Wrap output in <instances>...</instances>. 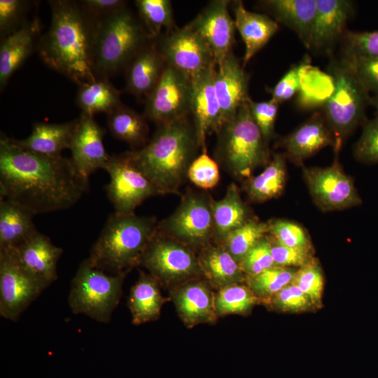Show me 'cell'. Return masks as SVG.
Returning <instances> with one entry per match:
<instances>
[{"label": "cell", "mask_w": 378, "mask_h": 378, "mask_svg": "<svg viewBox=\"0 0 378 378\" xmlns=\"http://www.w3.org/2000/svg\"><path fill=\"white\" fill-rule=\"evenodd\" d=\"M79 3L90 16L97 20L127 7V1L122 0H83Z\"/></svg>", "instance_id": "cell-53"}, {"label": "cell", "mask_w": 378, "mask_h": 378, "mask_svg": "<svg viewBox=\"0 0 378 378\" xmlns=\"http://www.w3.org/2000/svg\"><path fill=\"white\" fill-rule=\"evenodd\" d=\"M187 178L201 189H211L220 180L218 164L208 155L206 150L203 151L192 162Z\"/></svg>", "instance_id": "cell-42"}, {"label": "cell", "mask_w": 378, "mask_h": 378, "mask_svg": "<svg viewBox=\"0 0 378 378\" xmlns=\"http://www.w3.org/2000/svg\"><path fill=\"white\" fill-rule=\"evenodd\" d=\"M239 263L243 272L248 276L257 275L276 266L271 252L270 238L265 236L260 239Z\"/></svg>", "instance_id": "cell-46"}, {"label": "cell", "mask_w": 378, "mask_h": 378, "mask_svg": "<svg viewBox=\"0 0 378 378\" xmlns=\"http://www.w3.org/2000/svg\"><path fill=\"white\" fill-rule=\"evenodd\" d=\"M256 301L249 287L235 284L221 288L215 299V307L220 314H240L250 309Z\"/></svg>", "instance_id": "cell-39"}, {"label": "cell", "mask_w": 378, "mask_h": 378, "mask_svg": "<svg viewBox=\"0 0 378 378\" xmlns=\"http://www.w3.org/2000/svg\"><path fill=\"white\" fill-rule=\"evenodd\" d=\"M106 130L90 116L82 113L77 118L69 150L71 160L78 172L89 179L99 169H106L111 155L105 149Z\"/></svg>", "instance_id": "cell-18"}, {"label": "cell", "mask_w": 378, "mask_h": 378, "mask_svg": "<svg viewBox=\"0 0 378 378\" xmlns=\"http://www.w3.org/2000/svg\"><path fill=\"white\" fill-rule=\"evenodd\" d=\"M267 223L269 233L279 244L293 248H311L306 231L298 224L281 219Z\"/></svg>", "instance_id": "cell-44"}, {"label": "cell", "mask_w": 378, "mask_h": 378, "mask_svg": "<svg viewBox=\"0 0 378 378\" xmlns=\"http://www.w3.org/2000/svg\"><path fill=\"white\" fill-rule=\"evenodd\" d=\"M166 64L155 39L150 41L132 58L125 67V90L146 99L159 82Z\"/></svg>", "instance_id": "cell-23"}, {"label": "cell", "mask_w": 378, "mask_h": 378, "mask_svg": "<svg viewBox=\"0 0 378 378\" xmlns=\"http://www.w3.org/2000/svg\"><path fill=\"white\" fill-rule=\"evenodd\" d=\"M286 178L285 157L276 153L260 174L248 178L245 190L251 201L262 202L281 194Z\"/></svg>", "instance_id": "cell-35"}, {"label": "cell", "mask_w": 378, "mask_h": 378, "mask_svg": "<svg viewBox=\"0 0 378 378\" xmlns=\"http://www.w3.org/2000/svg\"><path fill=\"white\" fill-rule=\"evenodd\" d=\"M126 273L111 274L83 260L71 282L69 304L75 314L108 323L118 305Z\"/></svg>", "instance_id": "cell-8"}, {"label": "cell", "mask_w": 378, "mask_h": 378, "mask_svg": "<svg viewBox=\"0 0 378 378\" xmlns=\"http://www.w3.org/2000/svg\"><path fill=\"white\" fill-rule=\"evenodd\" d=\"M300 78L298 105L304 108L324 106L334 90L332 77L312 66L307 55L301 60Z\"/></svg>", "instance_id": "cell-33"}, {"label": "cell", "mask_w": 378, "mask_h": 378, "mask_svg": "<svg viewBox=\"0 0 378 378\" xmlns=\"http://www.w3.org/2000/svg\"><path fill=\"white\" fill-rule=\"evenodd\" d=\"M214 239L221 244L227 236L251 218L250 211L234 183L220 200H212Z\"/></svg>", "instance_id": "cell-29"}, {"label": "cell", "mask_w": 378, "mask_h": 378, "mask_svg": "<svg viewBox=\"0 0 378 378\" xmlns=\"http://www.w3.org/2000/svg\"><path fill=\"white\" fill-rule=\"evenodd\" d=\"M51 23L37 43L41 60L78 85L96 78L92 52L98 20L79 1H48Z\"/></svg>", "instance_id": "cell-2"}, {"label": "cell", "mask_w": 378, "mask_h": 378, "mask_svg": "<svg viewBox=\"0 0 378 378\" xmlns=\"http://www.w3.org/2000/svg\"><path fill=\"white\" fill-rule=\"evenodd\" d=\"M295 272L290 267L274 266L257 275L248 276V284L256 296H274L292 282Z\"/></svg>", "instance_id": "cell-40"}, {"label": "cell", "mask_w": 378, "mask_h": 378, "mask_svg": "<svg viewBox=\"0 0 378 378\" xmlns=\"http://www.w3.org/2000/svg\"><path fill=\"white\" fill-rule=\"evenodd\" d=\"M271 252L276 266L302 267L312 259L311 248H293L284 246L270 238Z\"/></svg>", "instance_id": "cell-50"}, {"label": "cell", "mask_w": 378, "mask_h": 378, "mask_svg": "<svg viewBox=\"0 0 378 378\" xmlns=\"http://www.w3.org/2000/svg\"><path fill=\"white\" fill-rule=\"evenodd\" d=\"M291 283L307 295L314 304L321 303L324 279L320 266L313 258L295 272Z\"/></svg>", "instance_id": "cell-41"}, {"label": "cell", "mask_w": 378, "mask_h": 378, "mask_svg": "<svg viewBox=\"0 0 378 378\" xmlns=\"http://www.w3.org/2000/svg\"><path fill=\"white\" fill-rule=\"evenodd\" d=\"M34 216L20 205L0 198V250L15 248L38 232Z\"/></svg>", "instance_id": "cell-28"}, {"label": "cell", "mask_w": 378, "mask_h": 378, "mask_svg": "<svg viewBox=\"0 0 378 378\" xmlns=\"http://www.w3.org/2000/svg\"><path fill=\"white\" fill-rule=\"evenodd\" d=\"M273 302L276 308L288 312H304L314 305L310 298L293 283L275 294Z\"/></svg>", "instance_id": "cell-49"}, {"label": "cell", "mask_w": 378, "mask_h": 378, "mask_svg": "<svg viewBox=\"0 0 378 378\" xmlns=\"http://www.w3.org/2000/svg\"><path fill=\"white\" fill-rule=\"evenodd\" d=\"M9 250H0V315L16 321L44 290Z\"/></svg>", "instance_id": "cell-15"}, {"label": "cell", "mask_w": 378, "mask_h": 378, "mask_svg": "<svg viewBox=\"0 0 378 378\" xmlns=\"http://www.w3.org/2000/svg\"><path fill=\"white\" fill-rule=\"evenodd\" d=\"M244 68L232 51L216 65L214 85L223 125L235 116L249 97V76Z\"/></svg>", "instance_id": "cell-19"}, {"label": "cell", "mask_w": 378, "mask_h": 378, "mask_svg": "<svg viewBox=\"0 0 378 378\" xmlns=\"http://www.w3.org/2000/svg\"><path fill=\"white\" fill-rule=\"evenodd\" d=\"M354 153L357 160L367 163L378 162V117L365 121Z\"/></svg>", "instance_id": "cell-48"}, {"label": "cell", "mask_w": 378, "mask_h": 378, "mask_svg": "<svg viewBox=\"0 0 378 378\" xmlns=\"http://www.w3.org/2000/svg\"><path fill=\"white\" fill-rule=\"evenodd\" d=\"M106 171L110 177L106 190L115 213L134 214L144 201L159 195L134 164L129 151L111 155Z\"/></svg>", "instance_id": "cell-11"}, {"label": "cell", "mask_w": 378, "mask_h": 378, "mask_svg": "<svg viewBox=\"0 0 378 378\" xmlns=\"http://www.w3.org/2000/svg\"><path fill=\"white\" fill-rule=\"evenodd\" d=\"M236 29L245 44L243 66L262 49L279 29L276 20L265 14L248 10L242 1H231Z\"/></svg>", "instance_id": "cell-24"}, {"label": "cell", "mask_w": 378, "mask_h": 378, "mask_svg": "<svg viewBox=\"0 0 378 378\" xmlns=\"http://www.w3.org/2000/svg\"><path fill=\"white\" fill-rule=\"evenodd\" d=\"M88 188V179L78 172L71 158L32 152L1 134L0 198L36 215L71 207Z\"/></svg>", "instance_id": "cell-1"}, {"label": "cell", "mask_w": 378, "mask_h": 378, "mask_svg": "<svg viewBox=\"0 0 378 378\" xmlns=\"http://www.w3.org/2000/svg\"><path fill=\"white\" fill-rule=\"evenodd\" d=\"M353 5L346 0H317L309 49L331 52L346 32V24L354 14Z\"/></svg>", "instance_id": "cell-21"}, {"label": "cell", "mask_w": 378, "mask_h": 378, "mask_svg": "<svg viewBox=\"0 0 378 378\" xmlns=\"http://www.w3.org/2000/svg\"><path fill=\"white\" fill-rule=\"evenodd\" d=\"M212 200L205 192L188 191L175 211L158 222L157 230L190 248H205L214 237Z\"/></svg>", "instance_id": "cell-9"}, {"label": "cell", "mask_w": 378, "mask_h": 378, "mask_svg": "<svg viewBox=\"0 0 378 378\" xmlns=\"http://www.w3.org/2000/svg\"><path fill=\"white\" fill-rule=\"evenodd\" d=\"M328 74L332 77L334 90L323 106V114L334 135V145L342 146L346 137L365 121L371 97L348 56L342 53L340 57H332Z\"/></svg>", "instance_id": "cell-6"}, {"label": "cell", "mask_w": 378, "mask_h": 378, "mask_svg": "<svg viewBox=\"0 0 378 378\" xmlns=\"http://www.w3.org/2000/svg\"><path fill=\"white\" fill-rule=\"evenodd\" d=\"M155 40L166 65L190 80L216 65L209 47L188 24L182 28L174 27Z\"/></svg>", "instance_id": "cell-10"}, {"label": "cell", "mask_w": 378, "mask_h": 378, "mask_svg": "<svg viewBox=\"0 0 378 378\" xmlns=\"http://www.w3.org/2000/svg\"><path fill=\"white\" fill-rule=\"evenodd\" d=\"M76 103L83 113L94 116L97 113H111L122 103L120 92L108 78H99L79 85Z\"/></svg>", "instance_id": "cell-34"}, {"label": "cell", "mask_w": 378, "mask_h": 378, "mask_svg": "<svg viewBox=\"0 0 378 378\" xmlns=\"http://www.w3.org/2000/svg\"><path fill=\"white\" fill-rule=\"evenodd\" d=\"M228 0H214L188 25L196 31L211 49L216 65L232 52L235 24L229 12Z\"/></svg>", "instance_id": "cell-16"}, {"label": "cell", "mask_w": 378, "mask_h": 378, "mask_svg": "<svg viewBox=\"0 0 378 378\" xmlns=\"http://www.w3.org/2000/svg\"><path fill=\"white\" fill-rule=\"evenodd\" d=\"M190 115L159 125L141 149L129 151L159 195L178 194L200 148Z\"/></svg>", "instance_id": "cell-3"}, {"label": "cell", "mask_w": 378, "mask_h": 378, "mask_svg": "<svg viewBox=\"0 0 378 378\" xmlns=\"http://www.w3.org/2000/svg\"><path fill=\"white\" fill-rule=\"evenodd\" d=\"M139 265L147 268L158 281L164 283L183 280L202 272L198 258L189 247L158 230Z\"/></svg>", "instance_id": "cell-12"}, {"label": "cell", "mask_w": 378, "mask_h": 378, "mask_svg": "<svg viewBox=\"0 0 378 378\" xmlns=\"http://www.w3.org/2000/svg\"><path fill=\"white\" fill-rule=\"evenodd\" d=\"M151 40L141 22L127 7L99 20L92 52L95 76L108 78L125 69Z\"/></svg>", "instance_id": "cell-5"}, {"label": "cell", "mask_w": 378, "mask_h": 378, "mask_svg": "<svg viewBox=\"0 0 378 378\" xmlns=\"http://www.w3.org/2000/svg\"><path fill=\"white\" fill-rule=\"evenodd\" d=\"M370 104H372L377 110V117H378V94H374L370 98Z\"/></svg>", "instance_id": "cell-54"}, {"label": "cell", "mask_w": 378, "mask_h": 378, "mask_svg": "<svg viewBox=\"0 0 378 378\" xmlns=\"http://www.w3.org/2000/svg\"><path fill=\"white\" fill-rule=\"evenodd\" d=\"M348 57L352 62L358 77L368 92L378 94V57Z\"/></svg>", "instance_id": "cell-51"}, {"label": "cell", "mask_w": 378, "mask_h": 378, "mask_svg": "<svg viewBox=\"0 0 378 378\" xmlns=\"http://www.w3.org/2000/svg\"><path fill=\"white\" fill-rule=\"evenodd\" d=\"M107 115V126L113 136L132 147L145 146L148 127L146 118L122 104Z\"/></svg>", "instance_id": "cell-36"}, {"label": "cell", "mask_w": 378, "mask_h": 378, "mask_svg": "<svg viewBox=\"0 0 378 378\" xmlns=\"http://www.w3.org/2000/svg\"><path fill=\"white\" fill-rule=\"evenodd\" d=\"M201 271L206 278L221 288L239 284L244 279L238 262L221 244L207 246L198 257Z\"/></svg>", "instance_id": "cell-30"}, {"label": "cell", "mask_w": 378, "mask_h": 378, "mask_svg": "<svg viewBox=\"0 0 378 378\" xmlns=\"http://www.w3.org/2000/svg\"><path fill=\"white\" fill-rule=\"evenodd\" d=\"M334 144V135L322 112L314 113L281 141L286 155L295 164H301L321 148Z\"/></svg>", "instance_id": "cell-22"}, {"label": "cell", "mask_w": 378, "mask_h": 378, "mask_svg": "<svg viewBox=\"0 0 378 378\" xmlns=\"http://www.w3.org/2000/svg\"><path fill=\"white\" fill-rule=\"evenodd\" d=\"M158 281L152 274L141 273L137 282L132 288L128 306L134 324L139 325L158 318L164 299Z\"/></svg>", "instance_id": "cell-32"}, {"label": "cell", "mask_w": 378, "mask_h": 378, "mask_svg": "<svg viewBox=\"0 0 378 378\" xmlns=\"http://www.w3.org/2000/svg\"><path fill=\"white\" fill-rule=\"evenodd\" d=\"M217 135L216 157L235 177L249 178L253 170L268 160L267 144L252 118L247 101Z\"/></svg>", "instance_id": "cell-7"}, {"label": "cell", "mask_w": 378, "mask_h": 378, "mask_svg": "<svg viewBox=\"0 0 378 378\" xmlns=\"http://www.w3.org/2000/svg\"><path fill=\"white\" fill-rule=\"evenodd\" d=\"M77 119L63 123L36 122L31 134L24 139H15L22 147L49 157L61 156L69 149Z\"/></svg>", "instance_id": "cell-27"}, {"label": "cell", "mask_w": 378, "mask_h": 378, "mask_svg": "<svg viewBox=\"0 0 378 378\" xmlns=\"http://www.w3.org/2000/svg\"><path fill=\"white\" fill-rule=\"evenodd\" d=\"M37 18L26 22L1 39L0 46V87L4 88L13 74L31 53L39 36Z\"/></svg>", "instance_id": "cell-25"}, {"label": "cell", "mask_w": 378, "mask_h": 378, "mask_svg": "<svg viewBox=\"0 0 378 378\" xmlns=\"http://www.w3.org/2000/svg\"><path fill=\"white\" fill-rule=\"evenodd\" d=\"M141 23L152 39H156L161 31L176 27L172 2L169 0L135 1Z\"/></svg>", "instance_id": "cell-37"}, {"label": "cell", "mask_w": 378, "mask_h": 378, "mask_svg": "<svg viewBox=\"0 0 378 378\" xmlns=\"http://www.w3.org/2000/svg\"><path fill=\"white\" fill-rule=\"evenodd\" d=\"M154 216L113 212L106 220L88 258L95 267L111 274L127 273L139 265L157 231Z\"/></svg>", "instance_id": "cell-4"}, {"label": "cell", "mask_w": 378, "mask_h": 378, "mask_svg": "<svg viewBox=\"0 0 378 378\" xmlns=\"http://www.w3.org/2000/svg\"><path fill=\"white\" fill-rule=\"evenodd\" d=\"M342 52L350 57H378V31H346Z\"/></svg>", "instance_id": "cell-43"}, {"label": "cell", "mask_w": 378, "mask_h": 378, "mask_svg": "<svg viewBox=\"0 0 378 378\" xmlns=\"http://www.w3.org/2000/svg\"><path fill=\"white\" fill-rule=\"evenodd\" d=\"M178 312L188 325L214 320L215 300L207 286L202 282L186 284L175 295Z\"/></svg>", "instance_id": "cell-31"}, {"label": "cell", "mask_w": 378, "mask_h": 378, "mask_svg": "<svg viewBox=\"0 0 378 378\" xmlns=\"http://www.w3.org/2000/svg\"><path fill=\"white\" fill-rule=\"evenodd\" d=\"M267 233V223L251 218L243 225L230 232L221 245L240 262L248 252Z\"/></svg>", "instance_id": "cell-38"}, {"label": "cell", "mask_w": 378, "mask_h": 378, "mask_svg": "<svg viewBox=\"0 0 378 378\" xmlns=\"http://www.w3.org/2000/svg\"><path fill=\"white\" fill-rule=\"evenodd\" d=\"M341 148L335 147L332 164L325 168H304V177L316 205L323 211L342 210L361 204L353 180L338 162Z\"/></svg>", "instance_id": "cell-13"}, {"label": "cell", "mask_w": 378, "mask_h": 378, "mask_svg": "<svg viewBox=\"0 0 378 378\" xmlns=\"http://www.w3.org/2000/svg\"><path fill=\"white\" fill-rule=\"evenodd\" d=\"M30 1L23 0H0V33L3 39L18 29L23 21Z\"/></svg>", "instance_id": "cell-47"}, {"label": "cell", "mask_w": 378, "mask_h": 378, "mask_svg": "<svg viewBox=\"0 0 378 378\" xmlns=\"http://www.w3.org/2000/svg\"><path fill=\"white\" fill-rule=\"evenodd\" d=\"M191 80L166 65L153 90L146 98L144 115L158 126L190 115Z\"/></svg>", "instance_id": "cell-14"}, {"label": "cell", "mask_w": 378, "mask_h": 378, "mask_svg": "<svg viewBox=\"0 0 378 378\" xmlns=\"http://www.w3.org/2000/svg\"><path fill=\"white\" fill-rule=\"evenodd\" d=\"M301 62L293 65L270 92L272 99L281 104L290 99L300 89Z\"/></svg>", "instance_id": "cell-52"}, {"label": "cell", "mask_w": 378, "mask_h": 378, "mask_svg": "<svg viewBox=\"0 0 378 378\" xmlns=\"http://www.w3.org/2000/svg\"><path fill=\"white\" fill-rule=\"evenodd\" d=\"M260 4L276 21L294 31L303 45L310 48L317 0H265Z\"/></svg>", "instance_id": "cell-26"}, {"label": "cell", "mask_w": 378, "mask_h": 378, "mask_svg": "<svg viewBox=\"0 0 378 378\" xmlns=\"http://www.w3.org/2000/svg\"><path fill=\"white\" fill-rule=\"evenodd\" d=\"M8 250L45 289L57 279V263L63 250L44 234L37 232L18 247Z\"/></svg>", "instance_id": "cell-20"}, {"label": "cell", "mask_w": 378, "mask_h": 378, "mask_svg": "<svg viewBox=\"0 0 378 378\" xmlns=\"http://www.w3.org/2000/svg\"><path fill=\"white\" fill-rule=\"evenodd\" d=\"M252 118L268 144L274 136V125L279 104L273 99L264 102L247 99Z\"/></svg>", "instance_id": "cell-45"}, {"label": "cell", "mask_w": 378, "mask_h": 378, "mask_svg": "<svg viewBox=\"0 0 378 378\" xmlns=\"http://www.w3.org/2000/svg\"><path fill=\"white\" fill-rule=\"evenodd\" d=\"M216 71V65L212 66L191 80L190 115L202 152L206 150L207 135L217 134L223 125L214 85Z\"/></svg>", "instance_id": "cell-17"}]
</instances>
